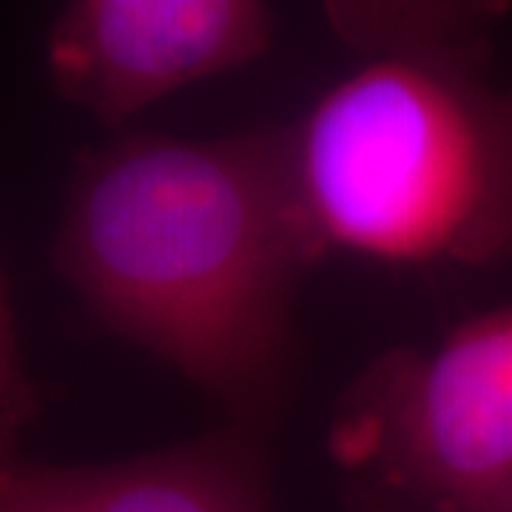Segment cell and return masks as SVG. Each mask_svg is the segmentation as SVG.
Returning a JSON list of instances; mask_svg holds the SVG:
<instances>
[{"mask_svg":"<svg viewBox=\"0 0 512 512\" xmlns=\"http://www.w3.org/2000/svg\"><path fill=\"white\" fill-rule=\"evenodd\" d=\"M322 256L291 128L220 140L126 134L74 160L52 262L111 336L239 421L271 419L293 359V291Z\"/></svg>","mask_w":512,"mask_h":512,"instance_id":"6da1fadb","label":"cell"},{"mask_svg":"<svg viewBox=\"0 0 512 512\" xmlns=\"http://www.w3.org/2000/svg\"><path fill=\"white\" fill-rule=\"evenodd\" d=\"M291 128L319 256L493 265L512 254V86L484 66L367 60Z\"/></svg>","mask_w":512,"mask_h":512,"instance_id":"7a4b0ae2","label":"cell"},{"mask_svg":"<svg viewBox=\"0 0 512 512\" xmlns=\"http://www.w3.org/2000/svg\"><path fill=\"white\" fill-rule=\"evenodd\" d=\"M259 427L228 430L157 453L66 467L86 512H262Z\"/></svg>","mask_w":512,"mask_h":512,"instance_id":"5b68a950","label":"cell"},{"mask_svg":"<svg viewBox=\"0 0 512 512\" xmlns=\"http://www.w3.org/2000/svg\"><path fill=\"white\" fill-rule=\"evenodd\" d=\"M18 458V456H15ZM3 461H9V456H3V453H0V464H3Z\"/></svg>","mask_w":512,"mask_h":512,"instance_id":"30bf717a","label":"cell"},{"mask_svg":"<svg viewBox=\"0 0 512 512\" xmlns=\"http://www.w3.org/2000/svg\"><path fill=\"white\" fill-rule=\"evenodd\" d=\"M330 453L430 512L512 476V305L450 330L439 348L390 350L350 384Z\"/></svg>","mask_w":512,"mask_h":512,"instance_id":"3957f363","label":"cell"},{"mask_svg":"<svg viewBox=\"0 0 512 512\" xmlns=\"http://www.w3.org/2000/svg\"><path fill=\"white\" fill-rule=\"evenodd\" d=\"M40 393L29 379L18 345V328L9 305L6 282L0 276V453L18 456L23 430L35 421Z\"/></svg>","mask_w":512,"mask_h":512,"instance_id":"52a82bcc","label":"cell"},{"mask_svg":"<svg viewBox=\"0 0 512 512\" xmlns=\"http://www.w3.org/2000/svg\"><path fill=\"white\" fill-rule=\"evenodd\" d=\"M0 512H86L66 467L9 458L0 464Z\"/></svg>","mask_w":512,"mask_h":512,"instance_id":"ba28073f","label":"cell"},{"mask_svg":"<svg viewBox=\"0 0 512 512\" xmlns=\"http://www.w3.org/2000/svg\"><path fill=\"white\" fill-rule=\"evenodd\" d=\"M430 512H512V476L493 481L473 493L450 498Z\"/></svg>","mask_w":512,"mask_h":512,"instance_id":"9c48e42d","label":"cell"},{"mask_svg":"<svg viewBox=\"0 0 512 512\" xmlns=\"http://www.w3.org/2000/svg\"><path fill=\"white\" fill-rule=\"evenodd\" d=\"M336 37L370 60L487 66L504 3H328Z\"/></svg>","mask_w":512,"mask_h":512,"instance_id":"8992f818","label":"cell"},{"mask_svg":"<svg viewBox=\"0 0 512 512\" xmlns=\"http://www.w3.org/2000/svg\"><path fill=\"white\" fill-rule=\"evenodd\" d=\"M271 43L274 12L256 0H74L52 20L46 66L66 103L120 128Z\"/></svg>","mask_w":512,"mask_h":512,"instance_id":"277c9868","label":"cell"}]
</instances>
